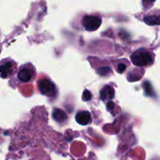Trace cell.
Segmentation results:
<instances>
[{
    "label": "cell",
    "mask_w": 160,
    "mask_h": 160,
    "mask_svg": "<svg viewBox=\"0 0 160 160\" xmlns=\"http://www.w3.org/2000/svg\"><path fill=\"white\" fill-rule=\"evenodd\" d=\"M114 109V103L112 102H109L107 103V109L108 110L111 111Z\"/></svg>",
    "instance_id": "obj_15"
},
{
    "label": "cell",
    "mask_w": 160,
    "mask_h": 160,
    "mask_svg": "<svg viewBox=\"0 0 160 160\" xmlns=\"http://www.w3.org/2000/svg\"><path fill=\"white\" fill-rule=\"evenodd\" d=\"M76 121L81 125H87L91 121V114L88 111H80L76 115Z\"/></svg>",
    "instance_id": "obj_4"
},
{
    "label": "cell",
    "mask_w": 160,
    "mask_h": 160,
    "mask_svg": "<svg viewBox=\"0 0 160 160\" xmlns=\"http://www.w3.org/2000/svg\"><path fill=\"white\" fill-rule=\"evenodd\" d=\"M18 79L22 82H28L32 78V71L28 67H23L18 72Z\"/></svg>",
    "instance_id": "obj_6"
},
{
    "label": "cell",
    "mask_w": 160,
    "mask_h": 160,
    "mask_svg": "<svg viewBox=\"0 0 160 160\" xmlns=\"http://www.w3.org/2000/svg\"><path fill=\"white\" fill-rule=\"evenodd\" d=\"M92 94H91V92H89V91L85 90L84 92V93H83V100H84V101H89V100L92 98Z\"/></svg>",
    "instance_id": "obj_12"
},
{
    "label": "cell",
    "mask_w": 160,
    "mask_h": 160,
    "mask_svg": "<svg viewBox=\"0 0 160 160\" xmlns=\"http://www.w3.org/2000/svg\"><path fill=\"white\" fill-rule=\"evenodd\" d=\"M126 70V66L123 63H120L117 66V70H118L119 73H123Z\"/></svg>",
    "instance_id": "obj_14"
},
{
    "label": "cell",
    "mask_w": 160,
    "mask_h": 160,
    "mask_svg": "<svg viewBox=\"0 0 160 160\" xmlns=\"http://www.w3.org/2000/svg\"><path fill=\"white\" fill-rule=\"evenodd\" d=\"M155 1H156V0H142L143 5L145 6V7H150L151 6H152V4L155 2Z\"/></svg>",
    "instance_id": "obj_13"
},
{
    "label": "cell",
    "mask_w": 160,
    "mask_h": 160,
    "mask_svg": "<svg viewBox=\"0 0 160 160\" xmlns=\"http://www.w3.org/2000/svg\"><path fill=\"white\" fill-rule=\"evenodd\" d=\"M38 88L41 93L46 96H53L56 92L55 84L48 79L41 80L38 82Z\"/></svg>",
    "instance_id": "obj_3"
},
{
    "label": "cell",
    "mask_w": 160,
    "mask_h": 160,
    "mask_svg": "<svg viewBox=\"0 0 160 160\" xmlns=\"http://www.w3.org/2000/svg\"><path fill=\"white\" fill-rule=\"evenodd\" d=\"M131 61L137 67H147L153 63V58L149 52L144 48H140L133 53Z\"/></svg>",
    "instance_id": "obj_1"
},
{
    "label": "cell",
    "mask_w": 160,
    "mask_h": 160,
    "mask_svg": "<svg viewBox=\"0 0 160 160\" xmlns=\"http://www.w3.org/2000/svg\"><path fill=\"white\" fill-rule=\"evenodd\" d=\"M102 23V19L100 17L93 15L84 16L82 20V25L87 31H92L98 29Z\"/></svg>",
    "instance_id": "obj_2"
},
{
    "label": "cell",
    "mask_w": 160,
    "mask_h": 160,
    "mask_svg": "<svg viewBox=\"0 0 160 160\" xmlns=\"http://www.w3.org/2000/svg\"><path fill=\"white\" fill-rule=\"evenodd\" d=\"M111 72V69L108 67H102L98 68V73L101 76H106Z\"/></svg>",
    "instance_id": "obj_11"
},
{
    "label": "cell",
    "mask_w": 160,
    "mask_h": 160,
    "mask_svg": "<svg viewBox=\"0 0 160 160\" xmlns=\"http://www.w3.org/2000/svg\"><path fill=\"white\" fill-rule=\"evenodd\" d=\"M114 95H115V92H114L113 88L109 85L105 86L100 92V97L102 101L112 99L114 98Z\"/></svg>",
    "instance_id": "obj_5"
},
{
    "label": "cell",
    "mask_w": 160,
    "mask_h": 160,
    "mask_svg": "<svg viewBox=\"0 0 160 160\" xmlns=\"http://www.w3.org/2000/svg\"><path fill=\"white\" fill-rule=\"evenodd\" d=\"M52 117L56 121L59 122V123H62V122L66 121L67 119V116L65 112L62 110L59 109H55L52 112Z\"/></svg>",
    "instance_id": "obj_8"
},
{
    "label": "cell",
    "mask_w": 160,
    "mask_h": 160,
    "mask_svg": "<svg viewBox=\"0 0 160 160\" xmlns=\"http://www.w3.org/2000/svg\"><path fill=\"white\" fill-rule=\"evenodd\" d=\"M144 88H145V91L147 95H149V96H154V92H153L152 85L148 81H145L144 83Z\"/></svg>",
    "instance_id": "obj_10"
},
{
    "label": "cell",
    "mask_w": 160,
    "mask_h": 160,
    "mask_svg": "<svg viewBox=\"0 0 160 160\" xmlns=\"http://www.w3.org/2000/svg\"><path fill=\"white\" fill-rule=\"evenodd\" d=\"M13 67H12V62H6L3 65L0 66V75L2 78H7L9 75L12 74L13 71Z\"/></svg>",
    "instance_id": "obj_7"
},
{
    "label": "cell",
    "mask_w": 160,
    "mask_h": 160,
    "mask_svg": "<svg viewBox=\"0 0 160 160\" xmlns=\"http://www.w3.org/2000/svg\"><path fill=\"white\" fill-rule=\"evenodd\" d=\"M144 21L148 25H160V16H149L144 19Z\"/></svg>",
    "instance_id": "obj_9"
}]
</instances>
